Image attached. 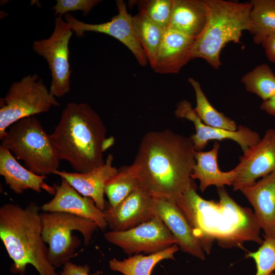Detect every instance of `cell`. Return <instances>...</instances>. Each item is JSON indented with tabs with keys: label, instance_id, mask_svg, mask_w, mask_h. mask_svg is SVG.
I'll return each instance as SVG.
<instances>
[{
	"label": "cell",
	"instance_id": "obj_20",
	"mask_svg": "<svg viewBox=\"0 0 275 275\" xmlns=\"http://www.w3.org/2000/svg\"><path fill=\"white\" fill-rule=\"evenodd\" d=\"M0 175L6 183L17 194L31 189L37 193L44 189L50 195H54V186L46 184V176L36 174L22 166L16 157L7 149L0 147Z\"/></svg>",
	"mask_w": 275,
	"mask_h": 275
},
{
	"label": "cell",
	"instance_id": "obj_23",
	"mask_svg": "<svg viewBox=\"0 0 275 275\" xmlns=\"http://www.w3.org/2000/svg\"><path fill=\"white\" fill-rule=\"evenodd\" d=\"M179 249L177 244L159 252L148 255L135 254L123 260L113 259L109 266L114 271L124 275H151L154 266L164 259H175L174 254Z\"/></svg>",
	"mask_w": 275,
	"mask_h": 275
},
{
	"label": "cell",
	"instance_id": "obj_16",
	"mask_svg": "<svg viewBox=\"0 0 275 275\" xmlns=\"http://www.w3.org/2000/svg\"><path fill=\"white\" fill-rule=\"evenodd\" d=\"M60 184H54L56 190L53 198L44 204L41 209L46 212H61L88 218L94 222L102 230L107 227L103 211L94 201L82 196L65 179Z\"/></svg>",
	"mask_w": 275,
	"mask_h": 275
},
{
	"label": "cell",
	"instance_id": "obj_10",
	"mask_svg": "<svg viewBox=\"0 0 275 275\" xmlns=\"http://www.w3.org/2000/svg\"><path fill=\"white\" fill-rule=\"evenodd\" d=\"M104 237L130 256L142 252L154 254L176 244L171 232L156 216L127 230L105 232Z\"/></svg>",
	"mask_w": 275,
	"mask_h": 275
},
{
	"label": "cell",
	"instance_id": "obj_25",
	"mask_svg": "<svg viewBox=\"0 0 275 275\" xmlns=\"http://www.w3.org/2000/svg\"><path fill=\"white\" fill-rule=\"evenodd\" d=\"M132 21L137 38L152 67L164 30L153 22L142 11H139L132 17Z\"/></svg>",
	"mask_w": 275,
	"mask_h": 275
},
{
	"label": "cell",
	"instance_id": "obj_12",
	"mask_svg": "<svg viewBox=\"0 0 275 275\" xmlns=\"http://www.w3.org/2000/svg\"><path fill=\"white\" fill-rule=\"evenodd\" d=\"M236 177L232 185L234 191L241 190L275 172V129L270 128L254 146L239 157L234 168Z\"/></svg>",
	"mask_w": 275,
	"mask_h": 275
},
{
	"label": "cell",
	"instance_id": "obj_29",
	"mask_svg": "<svg viewBox=\"0 0 275 275\" xmlns=\"http://www.w3.org/2000/svg\"><path fill=\"white\" fill-rule=\"evenodd\" d=\"M139 11L144 12L153 22L163 30L170 25L174 0L136 1Z\"/></svg>",
	"mask_w": 275,
	"mask_h": 275
},
{
	"label": "cell",
	"instance_id": "obj_3",
	"mask_svg": "<svg viewBox=\"0 0 275 275\" xmlns=\"http://www.w3.org/2000/svg\"><path fill=\"white\" fill-rule=\"evenodd\" d=\"M106 132L100 117L89 104L71 102L50 135L60 160L76 172L87 173L105 162L103 152L114 142Z\"/></svg>",
	"mask_w": 275,
	"mask_h": 275
},
{
	"label": "cell",
	"instance_id": "obj_8",
	"mask_svg": "<svg viewBox=\"0 0 275 275\" xmlns=\"http://www.w3.org/2000/svg\"><path fill=\"white\" fill-rule=\"evenodd\" d=\"M42 236L48 243L47 257L54 267L64 265L70 262L79 239L72 234L77 231L82 234L85 244H89L98 225L93 221L72 214L61 212H44L40 214Z\"/></svg>",
	"mask_w": 275,
	"mask_h": 275
},
{
	"label": "cell",
	"instance_id": "obj_32",
	"mask_svg": "<svg viewBox=\"0 0 275 275\" xmlns=\"http://www.w3.org/2000/svg\"><path fill=\"white\" fill-rule=\"evenodd\" d=\"M89 270L87 265H77L70 261L64 265L63 270L59 275H90ZM92 275L100 274L96 273Z\"/></svg>",
	"mask_w": 275,
	"mask_h": 275
},
{
	"label": "cell",
	"instance_id": "obj_15",
	"mask_svg": "<svg viewBox=\"0 0 275 275\" xmlns=\"http://www.w3.org/2000/svg\"><path fill=\"white\" fill-rule=\"evenodd\" d=\"M152 197L140 187L115 207L106 202L103 212L107 227L111 231H125L150 220L154 216Z\"/></svg>",
	"mask_w": 275,
	"mask_h": 275
},
{
	"label": "cell",
	"instance_id": "obj_31",
	"mask_svg": "<svg viewBox=\"0 0 275 275\" xmlns=\"http://www.w3.org/2000/svg\"><path fill=\"white\" fill-rule=\"evenodd\" d=\"M52 7L55 15L62 16L69 12L81 11L87 15L101 1L99 0H57Z\"/></svg>",
	"mask_w": 275,
	"mask_h": 275
},
{
	"label": "cell",
	"instance_id": "obj_11",
	"mask_svg": "<svg viewBox=\"0 0 275 275\" xmlns=\"http://www.w3.org/2000/svg\"><path fill=\"white\" fill-rule=\"evenodd\" d=\"M116 4L118 14L105 22L86 23L69 13L64 15V20L78 37H83L85 32H93L105 34L118 40L130 50L140 65L145 66L148 61L136 35L132 17L128 13L123 1L117 0Z\"/></svg>",
	"mask_w": 275,
	"mask_h": 275
},
{
	"label": "cell",
	"instance_id": "obj_18",
	"mask_svg": "<svg viewBox=\"0 0 275 275\" xmlns=\"http://www.w3.org/2000/svg\"><path fill=\"white\" fill-rule=\"evenodd\" d=\"M113 158L112 154H108L102 166L87 173L58 170L52 174L65 179L82 196L92 199L96 206L103 211L106 203L104 198L105 184L118 172L113 166Z\"/></svg>",
	"mask_w": 275,
	"mask_h": 275
},
{
	"label": "cell",
	"instance_id": "obj_28",
	"mask_svg": "<svg viewBox=\"0 0 275 275\" xmlns=\"http://www.w3.org/2000/svg\"><path fill=\"white\" fill-rule=\"evenodd\" d=\"M246 90L263 101L275 96V74L266 64L256 66L243 75L241 79Z\"/></svg>",
	"mask_w": 275,
	"mask_h": 275
},
{
	"label": "cell",
	"instance_id": "obj_5",
	"mask_svg": "<svg viewBox=\"0 0 275 275\" xmlns=\"http://www.w3.org/2000/svg\"><path fill=\"white\" fill-rule=\"evenodd\" d=\"M207 21L204 29L193 44L190 59H204L212 67L221 65L220 53L230 42L241 43L242 33L250 31L251 2L204 0Z\"/></svg>",
	"mask_w": 275,
	"mask_h": 275
},
{
	"label": "cell",
	"instance_id": "obj_22",
	"mask_svg": "<svg viewBox=\"0 0 275 275\" xmlns=\"http://www.w3.org/2000/svg\"><path fill=\"white\" fill-rule=\"evenodd\" d=\"M206 21L204 0H174L168 28L196 39L203 31Z\"/></svg>",
	"mask_w": 275,
	"mask_h": 275
},
{
	"label": "cell",
	"instance_id": "obj_34",
	"mask_svg": "<svg viewBox=\"0 0 275 275\" xmlns=\"http://www.w3.org/2000/svg\"><path fill=\"white\" fill-rule=\"evenodd\" d=\"M260 109L270 115L275 116V96L263 101L260 105Z\"/></svg>",
	"mask_w": 275,
	"mask_h": 275
},
{
	"label": "cell",
	"instance_id": "obj_35",
	"mask_svg": "<svg viewBox=\"0 0 275 275\" xmlns=\"http://www.w3.org/2000/svg\"><path fill=\"white\" fill-rule=\"evenodd\" d=\"M269 275H275V273L272 272V273H270Z\"/></svg>",
	"mask_w": 275,
	"mask_h": 275
},
{
	"label": "cell",
	"instance_id": "obj_2",
	"mask_svg": "<svg viewBox=\"0 0 275 275\" xmlns=\"http://www.w3.org/2000/svg\"><path fill=\"white\" fill-rule=\"evenodd\" d=\"M217 194L219 202L206 200L194 187L176 201L204 251L209 254L214 240L223 248L241 247L249 241L261 244V229L254 212L239 205L224 187L217 188Z\"/></svg>",
	"mask_w": 275,
	"mask_h": 275
},
{
	"label": "cell",
	"instance_id": "obj_13",
	"mask_svg": "<svg viewBox=\"0 0 275 275\" xmlns=\"http://www.w3.org/2000/svg\"><path fill=\"white\" fill-rule=\"evenodd\" d=\"M174 114L177 118L187 119L194 125L196 132L190 136L196 151H202L211 140L230 139L236 142L244 152L261 139L259 133L249 127L240 125L235 131L211 127L205 124L199 118L191 103L186 100L176 105Z\"/></svg>",
	"mask_w": 275,
	"mask_h": 275
},
{
	"label": "cell",
	"instance_id": "obj_7",
	"mask_svg": "<svg viewBox=\"0 0 275 275\" xmlns=\"http://www.w3.org/2000/svg\"><path fill=\"white\" fill-rule=\"evenodd\" d=\"M60 105L37 74L28 75L13 82L5 97L1 99L0 139L18 121Z\"/></svg>",
	"mask_w": 275,
	"mask_h": 275
},
{
	"label": "cell",
	"instance_id": "obj_17",
	"mask_svg": "<svg viewBox=\"0 0 275 275\" xmlns=\"http://www.w3.org/2000/svg\"><path fill=\"white\" fill-rule=\"evenodd\" d=\"M254 208L264 236L275 237V172L240 190Z\"/></svg>",
	"mask_w": 275,
	"mask_h": 275
},
{
	"label": "cell",
	"instance_id": "obj_27",
	"mask_svg": "<svg viewBox=\"0 0 275 275\" xmlns=\"http://www.w3.org/2000/svg\"><path fill=\"white\" fill-rule=\"evenodd\" d=\"M188 82L193 87L196 99V106L194 109L199 118L206 125L235 131L237 129L236 122L217 111L209 102L202 90L199 82L193 78H189Z\"/></svg>",
	"mask_w": 275,
	"mask_h": 275
},
{
	"label": "cell",
	"instance_id": "obj_4",
	"mask_svg": "<svg viewBox=\"0 0 275 275\" xmlns=\"http://www.w3.org/2000/svg\"><path fill=\"white\" fill-rule=\"evenodd\" d=\"M40 209L33 202L25 208L12 203L0 208V238L13 261L14 273H23L31 264L40 275H58L42 238Z\"/></svg>",
	"mask_w": 275,
	"mask_h": 275
},
{
	"label": "cell",
	"instance_id": "obj_1",
	"mask_svg": "<svg viewBox=\"0 0 275 275\" xmlns=\"http://www.w3.org/2000/svg\"><path fill=\"white\" fill-rule=\"evenodd\" d=\"M196 151L190 137L170 129L146 133L132 164L140 187L152 197L176 202L196 187L191 178Z\"/></svg>",
	"mask_w": 275,
	"mask_h": 275
},
{
	"label": "cell",
	"instance_id": "obj_9",
	"mask_svg": "<svg viewBox=\"0 0 275 275\" xmlns=\"http://www.w3.org/2000/svg\"><path fill=\"white\" fill-rule=\"evenodd\" d=\"M73 31L62 16L54 20L52 33L46 39L36 40L33 50L47 62L51 73L49 91L60 98L70 90L72 70L69 62V43Z\"/></svg>",
	"mask_w": 275,
	"mask_h": 275
},
{
	"label": "cell",
	"instance_id": "obj_21",
	"mask_svg": "<svg viewBox=\"0 0 275 275\" xmlns=\"http://www.w3.org/2000/svg\"><path fill=\"white\" fill-rule=\"evenodd\" d=\"M219 144L215 141L211 150L208 151H198L195 152L196 163L191 178L199 180V188L201 192L210 185L217 188L225 185H233L236 177L234 169L228 171H222L217 164V155Z\"/></svg>",
	"mask_w": 275,
	"mask_h": 275
},
{
	"label": "cell",
	"instance_id": "obj_14",
	"mask_svg": "<svg viewBox=\"0 0 275 275\" xmlns=\"http://www.w3.org/2000/svg\"><path fill=\"white\" fill-rule=\"evenodd\" d=\"M151 210L172 234L179 249L198 259H205L204 251L193 230L176 202L153 197Z\"/></svg>",
	"mask_w": 275,
	"mask_h": 275
},
{
	"label": "cell",
	"instance_id": "obj_33",
	"mask_svg": "<svg viewBox=\"0 0 275 275\" xmlns=\"http://www.w3.org/2000/svg\"><path fill=\"white\" fill-rule=\"evenodd\" d=\"M261 44L268 59L275 63V34L267 37Z\"/></svg>",
	"mask_w": 275,
	"mask_h": 275
},
{
	"label": "cell",
	"instance_id": "obj_6",
	"mask_svg": "<svg viewBox=\"0 0 275 275\" xmlns=\"http://www.w3.org/2000/svg\"><path fill=\"white\" fill-rule=\"evenodd\" d=\"M0 147L22 160L31 172L46 176L60 167V159L40 121L35 116L22 119L9 127Z\"/></svg>",
	"mask_w": 275,
	"mask_h": 275
},
{
	"label": "cell",
	"instance_id": "obj_30",
	"mask_svg": "<svg viewBox=\"0 0 275 275\" xmlns=\"http://www.w3.org/2000/svg\"><path fill=\"white\" fill-rule=\"evenodd\" d=\"M264 238L257 251L246 254L247 258H251L255 262V275H269L275 270V237L264 236Z\"/></svg>",
	"mask_w": 275,
	"mask_h": 275
},
{
	"label": "cell",
	"instance_id": "obj_24",
	"mask_svg": "<svg viewBox=\"0 0 275 275\" xmlns=\"http://www.w3.org/2000/svg\"><path fill=\"white\" fill-rule=\"evenodd\" d=\"M250 31L254 42L261 44L275 34V0L251 1Z\"/></svg>",
	"mask_w": 275,
	"mask_h": 275
},
{
	"label": "cell",
	"instance_id": "obj_19",
	"mask_svg": "<svg viewBox=\"0 0 275 275\" xmlns=\"http://www.w3.org/2000/svg\"><path fill=\"white\" fill-rule=\"evenodd\" d=\"M195 40L177 31L165 30L152 68L160 74L178 73L191 60L190 51Z\"/></svg>",
	"mask_w": 275,
	"mask_h": 275
},
{
	"label": "cell",
	"instance_id": "obj_26",
	"mask_svg": "<svg viewBox=\"0 0 275 275\" xmlns=\"http://www.w3.org/2000/svg\"><path fill=\"white\" fill-rule=\"evenodd\" d=\"M140 187L132 164L118 169L117 173L105 184L104 192L108 200V205L115 207Z\"/></svg>",
	"mask_w": 275,
	"mask_h": 275
}]
</instances>
